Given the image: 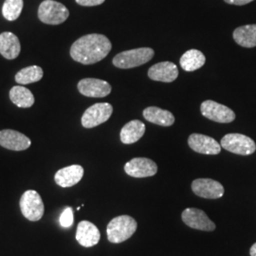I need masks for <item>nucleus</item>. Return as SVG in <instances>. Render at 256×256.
I'll list each match as a JSON object with an SVG mask.
<instances>
[{
    "label": "nucleus",
    "mask_w": 256,
    "mask_h": 256,
    "mask_svg": "<svg viewBox=\"0 0 256 256\" xmlns=\"http://www.w3.org/2000/svg\"><path fill=\"white\" fill-rule=\"evenodd\" d=\"M110 39L102 34H92L76 40L70 48L74 61L82 64H92L104 59L111 50Z\"/></svg>",
    "instance_id": "f257e3e1"
},
{
    "label": "nucleus",
    "mask_w": 256,
    "mask_h": 256,
    "mask_svg": "<svg viewBox=\"0 0 256 256\" xmlns=\"http://www.w3.org/2000/svg\"><path fill=\"white\" fill-rule=\"evenodd\" d=\"M138 223L130 216H120L110 221L106 228L108 239L111 243H122L131 238L137 230Z\"/></svg>",
    "instance_id": "f03ea898"
},
{
    "label": "nucleus",
    "mask_w": 256,
    "mask_h": 256,
    "mask_svg": "<svg viewBox=\"0 0 256 256\" xmlns=\"http://www.w3.org/2000/svg\"><path fill=\"white\" fill-rule=\"evenodd\" d=\"M155 54L150 48H138L122 52L113 58V64L119 68H133L149 62Z\"/></svg>",
    "instance_id": "7ed1b4c3"
},
{
    "label": "nucleus",
    "mask_w": 256,
    "mask_h": 256,
    "mask_svg": "<svg viewBox=\"0 0 256 256\" xmlns=\"http://www.w3.org/2000/svg\"><path fill=\"white\" fill-rule=\"evenodd\" d=\"M70 16L68 8L54 0L43 1L38 9V18L48 25H60Z\"/></svg>",
    "instance_id": "20e7f679"
},
{
    "label": "nucleus",
    "mask_w": 256,
    "mask_h": 256,
    "mask_svg": "<svg viewBox=\"0 0 256 256\" xmlns=\"http://www.w3.org/2000/svg\"><path fill=\"white\" fill-rule=\"evenodd\" d=\"M220 146L225 150L236 155H252L256 150V142L252 138L238 133L225 135L221 140Z\"/></svg>",
    "instance_id": "39448f33"
},
{
    "label": "nucleus",
    "mask_w": 256,
    "mask_h": 256,
    "mask_svg": "<svg viewBox=\"0 0 256 256\" xmlns=\"http://www.w3.org/2000/svg\"><path fill=\"white\" fill-rule=\"evenodd\" d=\"M20 210L22 214L30 221H38L44 214V203L40 194L34 190H28L20 198Z\"/></svg>",
    "instance_id": "423d86ee"
},
{
    "label": "nucleus",
    "mask_w": 256,
    "mask_h": 256,
    "mask_svg": "<svg viewBox=\"0 0 256 256\" xmlns=\"http://www.w3.org/2000/svg\"><path fill=\"white\" fill-rule=\"evenodd\" d=\"M113 113V106L108 102L95 104L82 114V126L84 128H93L108 120Z\"/></svg>",
    "instance_id": "0eeeda50"
},
{
    "label": "nucleus",
    "mask_w": 256,
    "mask_h": 256,
    "mask_svg": "<svg viewBox=\"0 0 256 256\" xmlns=\"http://www.w3.org/2000/svg\"><path fill=\"white\" fill-rule=\"evenodd\" d=\"M200 111L205 118L216 122L229 124L236 119L234 112L228 106L210 100L202 102Z\"/></svg>",
    "instance_id": "6e6552de"
},
{
    "label": "nucleus",
    "mask_w": 256,
    "mask_h": 256,
    "mask_svg": "<svg viewBox=\"0 0 256 256\" xmlns=\"http://www.w3.org/2000/svg\"><path fill=\"white\" fill-rule=\"evenodd\" d=\"M182 221L192 229L212 232L216 230V224L208 218V216L200 209L187 208L182 214Z\"/></svg>",
    "instance_id": "1a4fd4ad"
},
{
    "label": "nucleus",
    "mask_w": 256,
    "mask_h": 256,
    "mask_svg": "<svg viewBox=\"0 0 256 256\" xmlns=\"http://www.w3.org/2000/svg\"><path fill=\"white\" fill-rule=\"evenodd\" d=\"M124 171L128 176L132 178H148L156 174L158 165L150 158H135L124 165Z\"/></svg>",
    "instance_id": "9d476101"
},
{
    "label": "nucleus",
    "mask_w": 256,
    "mask_h": 256,
    "mask_svg": "<svg viewBox=\"0 0 256 256\" xmlns=\"http://www.w3.org/2000/svg\"><path fill=\"white\" fill-rule=\"evenodd\" d=\"M192 190L196 196L208 200L220 198L224 194L222 184L210 178L194 180L192 183Z\"/></svg>",
    "instance_id": "9b49d317"
},
{
    "label": "nucleus",
    "mask_w": 256,
    "mask_h": 256,
    "mask_svg": "<svg viewBox=\"0 0 256 256\" xmlns=\"http://www.w3.org/2000/svg\"><path fill=\"white\" fill-rule=\"evenodd\" d=\"M77 88L82 95L92 98H102L111 92V86L108 82L95 78L82 79L78 82Z\"/></svg>",
    "instance_id": "f8f14e48"
},
{
    "label": "nucleus",
    "mask_w": 256,
    "mask_h": 256,
    "mask_svg": "<svg viewBox=\"0 0 256 256\" xmlns=\"http://www.w3.org/2000/svg\"><path fill=\"white\" fill-rule=\"evenodd\" d=\"M188 144L194 152L204 155H218L221 151V146L214 138L198 133L190 135Z\"/></svg>",
    "instance_id": "ddd939ff"
},
{
    "label": "nucleus",
    "mask_w": 256,
    "mask_h": 256,
    "mask_svg": "<svg viewBox=\"0 0 256 256\" xmlns=\"http://www.w3.org/2000/svg\"><path fill=\"white\" fill-rule=\"evenodd\" d=\"M30 140L16 130L5 129L0 131V146L12 151H24L30 146Z\"/></svg>",
    "instance_id": "4468645a"
},
{
    "label": "nucleus",
    "mask_w": 256,
    "mask_h": 256,
    "mask_svg": "<svg viewBox=\"0 0 256 256\" xmlns=\"http://www.w3.org/2000/svg\"><path fill=\"white\" fill-rule=\"evenodd\" d=\"M101 234L99 229L90 221H81L76 230V240L82 247L90 248L100 241Z\"/></svg>",
    "instance_id": "2eb2a0df"
},
{
    "label": "nucleus",
    "mask_w": 256,
    "mask_h": 256,
    "mask_svg": "<svg viewBox=\"0 0 256 256\" xmlns=\"http://www.w3.org/2000/svg\"><path fill=\"white\" fill-rule=\"evenodd\" d=\"M178 76V66L172 62H160L152 66L148 70V77L158 82H174Z\"/></svg>",
    "instance_id": "dca6fc26"
},
{
    "label": "nucleus",
    "mask_w": 256,
    "mask_h": 256,
    "mask_svg": "<svg viewBox=\"0 0 256 256\" xmlns=\"http://www.w3.org/2000/svg\"><path fill=\"white\" fill-rule=\"evenodd\" d=\"M84 176V168L81 165H70L62 168L56 172L55 182L63 188L72 187L80 182Z\"/></svg>",
    "instance_id": "f3484780"
},
{
    "label": "nucleus",
    "mask_w": 256,
    "mask_h": 256,
    "mask_svg": "<svg viewBox=\"0 0 256 256\" xmlns=\"http://www.w3.org/2000/svg\"><path fill=\"white\" fill-rule=\"evenodd\" d=\"M21 50V45L18 37L16 34L6 32L0 34V54L8 59L12 60L18 57Z\"/></svg>",
    "instance_id": "a211bd4d"
},
{
    "label": "nucleus",
    "mask_w": 256,
    "mask_h": 256,
    "mask_svg": "<svg viewBox=\"0 0 256 256\" xmlns=\"http://www.w3.org/2000/svg\"><path fill=\"white\" fill-rule=\"evenodd\" d=\"M146 133V124L138 120H133L128 122L120 130V140L124 144H132L137 142Z\"/></svg>",
    "instance_id": "6ab92c4d"
},
{
    "label": "nucleus",
    "mask_w": 256,
    "mask_h": 256,
    "mask_svg": "<svg viewBox=\"0 0 256 256\" xmlns=\"http://www.w3.org/2000/svg\"><path fill=\"white\" fill-rule=\"evenodd\" d=\"M144 119L160 126H171L174 122V115L168 110H162L156 106H149L144 110Z\"/></svg>",
    "instance_id": "aec40b11"
},
{
    "label": "nucleus",
    "mask_w": 256,
    "mask_h": 256,
    "mask_svg": "<svg viewBox=\"0 0 256 256\" xmlns=\"http://www.w3.org/2000/svg\"><path fill=\"white\" fill-rule=\"evenodd\" d=\"M206 62V57L198 50H189L182 56L180 60L183 70L192 72L202 68Z\"/></svg>",
    "instance_id": "412c9836"
},
{
    "label": "nucleus",
    "mask_w": 256,
    "mask_h": 256,
    "mask_svg": "<svg viewBox=\"0 0 256 256\" xmlns=\"http://www.w3.org/2000/svg\"><path fill=\"white\" fill-rule=\"evenodd\" d=\"M234 39L239 46L244 48L256 46V24L245 25L234 30Z\"/></svg>",
    "instance_id": "4be33fe9"
},
{
    "label": "nucleus",
    "mask_w": 256,
    "mask_h": 256,
    "mask_svg": "<svg viewBox=\"0 0 256 256\" xmlns=\"http://www.w3.org/2000/svg\"><path fill=\"white\" fill-rule=\"evenodd\" d=\"M10 99L16 106L28 108L34 104V96L32 92L22 86H16L10 90Z\"/></svg>",
    "instance_id": "5701e85b"
},
{
    "label": "nucleus",
    "mask_w": 256,
    "mask_h": 256,
    "mask_svg": "<svg viewBox=\"0 0 256 256\" xmlns=\"http://www.w3.org/2000/svg\"><path fill=\"white\" fill-rule=\"evenodd\" d=\"M43 70L38 66H32L21 70L16 75V81L20 84L38 82L43 78Z\"/></svg>",
    "instance_id": "b1692460"
},
{
    "label": "nucleus",
    "mask_w": 256,
    "mask_h": 256,
    "mask_svg": "<svg viewBox=\"0 0 256 256\" xmlns=\"http://www.w3.org/2000/svg\"><path fill=\"white\" fill-rule=\"evenodd\" d=\"M24 6L23 0H6L2 7L3 16L9 21L18 18Z\"/></svg>",
    "instance_id": "393cba45"
},
{
    "label": "nucleus",
    "mask_w": 256,
    "mask_h": 256,
    "mask_svg": "<svg viewBox=\"0 0 256 256\" xmlns=\"http://www.w3.org/2000/svg\"><path fill=\"white\" fill-rule=\"evenodd\" d=\"M74 220V210H72V208L68 207L61 214L60 218H59V222H60L62 227L70 228V227L72 226Z\"/></svg>",
    "instance_id": "a878e982"
},
{
    "label": "nucleus",
    "mask_w": 256,
    "mask_h": 256,
    "mask_svg": "<svg viewBox=\"0 0 256 256\" xmlns=\"http://www.w3.org/2000/svg\"><path fill=\"white\" fill-rule=\"evenodd\" d=\"M106 0H76L77 4L86 7H92V6H98L101 5Z\"/></svg>",
    "instance_id": "bb28decb"
},
{
    "label": "nucleus",
    "mask_w": 256,
    "mask_h": 256,
    "mask_svg": "<svg viewBox=\"0 0 256 256\" xmlns=\"http://www.w3.org/2000/svg\"><path fill=\"white\" fill-rule=\"evenodd\" d=\"M224 1L228 4H230V5L242 6V5H246V4L252 2L254 0H224Z\"/></svg>",
    "instance_id": "cd10ccee"
},
{
    "label": "nucleus",
    "mask_w": 256,
    "mask_h": 256,
    "mask_svg": "<svg viewBox=\"0 0 256 256\" xmlns=\"http://www.w3.org/2000/svg\"><path fill=\"white\" fill-rule=\"evenodd\" d=\"M250 256H256V243H254L250 248Z\"/></svg>",
    "instance_id": "c85d7f7f"
}]
</instances>
